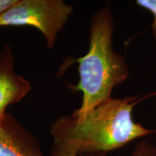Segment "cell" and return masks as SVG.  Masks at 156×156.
Returning a JSON list of instances; mask_svg holds the SVG:
<instances>
[{"label":"cell","mask_w":156,"mask_h":156,"mask_svg":"<svg viewBox=\"0 0 156 156\" xmlns=\"http://www.w3.org/2000/svg\"><path fill=\"white\" fill-rule=\"evenodd\" d=\"M106 153L80 154L77 156H106ZM131 156H156V147L147 141H140L136 144Z\"/></svg>","instance_id":"8992f818"},{"label":"cell","mask_w":156,"mask_h":156,"mask_svg":"<svg viewBox=\"0 0 156 156\" xmlns=\"http://www.w3.org/2000/svg\"><path fill=\"white\" fill-rule=\"evenodd\" d=\"M73 9L63 0H19L0 15V27H34L44 36L48 48H52Z\"/></svg>","instance_id":"3957f363"},{"label":"cell","mask_w":156,"mask_h":156,"mask_svg":"<svg viewBox=\"0 0 156 156\" xmlns=\"http://www.w3.org/2000/svg\"><path fill=\"white\" fill-rule=\"evenodd\" d=\"M7 119V118H6ZM6 119L3 120L0 118V137L7 138L10 135V127L6 124Z\"/></svg>","instance_id":"30bf717a"},{"label":"cell","mask_w":156,"mask_h":156,"mask_svg":"<svg viewBox=\"0 0 156 156\" xmlns=\"http://www.w3.org/2000/svg\"><path fill=\"white\" fill-rule=\"evenodd\" d=\"M155 95H156V91H155Z\"/></svg>","instance_id":"8fae6325"},{"label":"cell","mask_w":156,"mask_h":156,"mask_svg":"<svg viewBox=\"0 0 156 156\" xmlns=\"http://www.w3.org/2000/svg\"><path fill=\"white\" fill-rule=\"evenodd\" d=\"M77 152L72 148L54 145L51 156H77Z\"/></svg>","instance_id":"ba28073f"},{"label":"cell","mask_w":156,"mask_h":156,"mask_svg":"<svg viewBox=\"0 0 156 156\" xmlns=\"http://www.w3.org/2000/svg\"><path fill=\"white\" fill-rule=\"evenodd\" d=\"M136 4L153 15V21L151 25V29L153 38L156 41V0H136Z\"/></svg>","instance_id":"52a82bcc"},{"label":"cell","mask_w":156,"mask_h":156,"mask_svg":"<svg viewBox=\"0 0 156 156\" xmlns=\"http://www.w3.org/2000/svg\"><path fill=\"white\" fill-rule=\"evenodd\" d=\"M14 65L10 46L6 44L0 52V118L3 120L7 107L19 102L31 89L30 83L16 73Z\"/></svg>","instance_id":"277c9868"},{"label":"cell","mask_w":156,"mask_h":156,"mask_svg":"<svg viewBox=\"0 0 156 156\" xmlns=\"http://www.w3.org/2000/svg\"><path fill=\"white\" fill-rule=\"evenodd\" d=\"M136 96L112 98L80 119L62 116L51 125L54 145L70 147L78 155L107 153L154 132L133 119Z\"/></svg>","instance_id":"6da1fadb"},{"label":"cell","mask_w":156,"mask_h":156,"mask_svg":"<svg viewBox=\"0 0 156 156\" xmlns=\"http://www.w3.org/2000/svg\"><path fill=\"white\" fill-rule=\"evenodd\" d=\"M19 0H0V15L12 8Z\"/></svg>","instance_id":"9c48e42d"},{"label":"cell","mask_w":156,"mask_h":156,"mask_svg":"<svg viewBox=\"0 0 156 156\" xmlns=\"http://www.w3.org/2000/svg\"><path fill=\"white\" fill-rule=\"evenodd\" d=\"M113 34L112 12L108 7H104L91 20L87 53L75 61L79 64L80 79L71 88L83 93V99L80 107L72 115L73 117L80 119L110 100L114 87L129 77L125 58L113 47Z\"/></svg>","instance_id":"7a4b0ae2"},{"label":"cell","mask_w":156,"mask_h":156,"mask_svg":"<svg viewBox=\"0 0 156 156\" xmlns=\"http://www.w3.org/2000/svg\"><path fill=\"white\" fill-rule=\"evenodd\" d=\"M10 131L8 137H0V156H45L32 135L17 129Z\"/></svg>","instance_id":"5b68a950"}]
</instances>
